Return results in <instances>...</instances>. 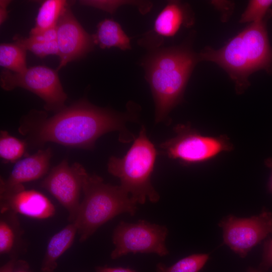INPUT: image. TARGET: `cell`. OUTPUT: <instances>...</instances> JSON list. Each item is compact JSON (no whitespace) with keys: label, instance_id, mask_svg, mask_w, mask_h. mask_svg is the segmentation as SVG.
Wrapping results in <instances>:
<instances>
[{"label":"cell","instance_id":"83f0119b","mask_svg":"<svg viewBox=\"0 0 272 272\" xmlns=\"http://www.w3.org/2000/svg\"><path fill=\"white\" fill-rule=\"evenodd\" d=\"M265 165L271 169V174L269 178L268 186L269 191L272 193V158H269L265 160Z\"/></svg>","mask_w":272,"mask_h":272},{"label":"cell","instance_id":"cb8c5ba5","mask_svg":"<svg viewBox=\"0 0 272 272\" xmlns=\"http://www.w3.org/2000/svg\"><path fill=\"white\" fill-rule=\"evenodd\" d=\"M15 240L14 231L6 221L0 222V253L6 254L9 252L14 246Z\"/></svg>","mask_w":272,"mask_h":272},{"label":"cell","instance_id":"5bb4252c","mask_svg":"<svg viewBox=\"0 0 272 272\" xmlns=\"http://www.w3.org/2000/svg\"><path fill=\"white\" fill-rule=\"evenodd\" d=\"M2 208L10 210L25 216L37 219H45L53 216L55 207L43 194L35 190L25 188L1 194Z\"/></svg>","mask_w":272,"mask_h":272},{"label":"cell","instance_id":"f1b7e54d","mask_svg":"<svg viewBox=\"0 0 272 272\" xmlns=\"http://www.w3.org/2000/svg\"><path fill=\"white\" fill-rule=\"evenodd\" d=\"M14 261L11 260L1 267L0 272H13Z\"/></svg>","mask_w":272,"mask_h":272},{"label":"cell","instance_id":"52a82bcc","mask_svg":"<svg viewBox=\"0 0 272 272\" xmlns=\"http://www.w3.org/2000/svg\"><path fill=\"white\" fill-rule=\"evenodd\" d=\"M166 226L139 220L135 223L121 222L112 236L115 246L111 253L117 259L129 253H155L160 256L169 254L165 244L168 234Z\"/></svg>","mask_w":272,"mask_h":272},{"label":"cell","instance_id":"8992f818","mask_svg":"<svg viewBox=\"0 0 272 272\" xmlns=\"http://www.w3.org/2000/svg\"><path fill=\"white\" fill-rule=\"evenodd\" d=\"M174 131L175 137L160 145L161 151L184 164L204 162L232 148L226 137L203 136L188 124H178Z\"/></svg>","mask_w":272,"mask_h":272},{"label":"cell","instance_id":"277c9868","mask_svg":"<svg viewBox=\"0 0 272 272\" xmlns=\"http://www.w3.org/2000/svg\"><path fill=\"white\" fill-rule=\"evenodd\" d=\"M144 126L122 158H110L107 169L118 177L121 187L130 194L137 203L144 204L147 199L152 202L159 201L160 196L151 182V176L157 152L147 137Z\"/></svg>","mask_w":272,"mask_h":272},{"label":"cell","instance_id":"4dcf8cb0","mask_svg":"<svg viewBox=\"0 0 272 272\" xmlns=\"http://www.w3.org/2000/svg\"><path fill=\"white\" fill-rule=\"evenodd\" d=\"M16 272H25V271H22V270H19V271H16Z\"/></svg>","mask_w":272,"mask_h":272},{"label":"cell","instance_id":"8fae6325","mask_svg":"<svg viewBox=\"0 0 272 272\" xmlns=\"http://www.w3.org/2000/svg\"><path fill=\"white\" fill-rule=\"evenodd\" d=\"M198 57L224 68L234 81L238 92H241L248 86V77L253 71L241 33L220 49L206 48Z\"/></svg>","mask_w":272,"mask_h":272},{"label":"cell","instance_id":"30bf717a","mask_svg":"<svg viewBox=\"0 0 272 272\" xmlns=\"http://www.w3.org/2000/svg\"><path fill=\"white\" fill-rule=\"evenodd\" d=\"M41 186L67 210L70 221L74 222L80 206L82 190L81 175L75 163L70 167L67 160L63 159L51 169L42 182Z\"/></svg>","mask_w":272,"mask_h":272},{"label":"cell","instance_id":"603a6c76","mask_svg":"<svg viewBox=\"0 0 272 272\" xmlns=\"http://www.w3.org/2000/svg\"><path fill=\"white\" fill-rule=\"evenodd\" d=\"M272 0H252L241 16V23L256 22L271 15Z\"/></svg>","mask_w":272,"mask_h":272},{"label":"cell","instance_id":"ffe728a7","mask_svg":"<svg viewBox=\"0 0 272 272\" xmlns=\"http://www.w3.org/2000/svg\"><path fill=\"white\" fill-rule=\"evenodd\" d=\"M27 144L10 135L8 131H0V157L6 162L16 163L25 153Z\"/></svg>","mask_w":272,"mask_h":272},{"label":"cell","instance_id":"5b68a950","mask_svg":"<svg viewBox=\"0 0 272 272\" xmlns=\"http://www.w3.org/2000/svg\"><path fill=\"white\" fill-rule=\"evenodd\" d=\"M0 85L6 91L22 88L33 93L43 100L47 111L55 113L66 107L67 97L57 71L47 66H34L21 73L4 69L1 72Z\"/></svg>","mask_w":272,"mask_h":272},{"label":"cell","instance_id":"7a4b0ae2","mask_svg":"<svg viewBox=\"0 0 272 272\" xmlns=\"http://www.w3.org/2000/svg\"><path fill=\"white\" fill-rule=\"evenodd\" d=\"M198 56L186 46L155 49L143 62L155 104V120H164L180 101Z\"/></svg>","mask_w":272,"mask_h":272},{"label":"cell","instance_id":"ac0fdd59","mask_svg":"<svg viewBox=\"0 0 272 272\" xmlns=\"http://www.w3.org/2000/svg\"><path fill=\"white\" fill-rule=\"evenodd\" d=\"M68 3L64 0H46L40 6L35 20V26L30 35L39 34L55 28L64 8Z\"/></svg>","mask_w":272,"mask_h":272},{"label":"cell","instance_id":"f546056e","mask_svg":"<svg viewBox=\"0 0 272 272\" xmlns=\"http://www.w3.org/2000/svg\"><path fill=\"white\" fill-rule=\"evenodd\" d=\"M247 272H260L259 271H257L255 269H252V268H250L249 269Z\"/></svg>","mask_w":272,"mask_h":272},{"label":"cell","instance_id":"9a60e30c","mask_svg":"<svg viewBox=\"0 0 272 272\" xmlns=\"http://www.w3.org/2000/svg\"><path fill=\"white\" fill-rule=\"evenodd\" d=\"M270 16L252 23L241 32L253 72L259 70L268 73L272 72V48L266 28L267 20Z\"/></svg>","mask_w":272,"mask_h":272},{"label":"cell","instance_id":"ba28073f","mask_svg":"<svg viewBox=\"0 0 272 272\" xmlns=\"http://www.w3.org/2000/svg\"><path fill=\"white\" fill-rule=\"evenodd\" d=\"M219 226L223 231L224 243L243 258L254 246L272 234V214L263 210L250 218L229 215L222 220Z\"/></svg>","mask_w":272,"mask_h":272},{"label":"cell","instance_id":"4fadbf2b","mask_svg":"<svg viewBox=\"0 0 272 272\" xmlns=\"http://www.w3.org/2000/svg\"><path fill=\"white\" fill-rule=\"evenodd\" d=\"M186 8L180 2H169L157 16L152 30L140 40L141 45L157 48L165 38L173 36L187 22Z\"/></svg>","mask_w":272,"mask_h":272},{"label":"cell","instance_id":"7c38bea8","mask_svg":"<svg viewBox=\"0 0 272 272\" xmlns=\"http://www.w3.org/2000/svg\"><path fill=\"white\" fill-rule=\"evenodd\" d=\"M52 151L50 148L40 149L36 153L19 160L6 180H1V194L25 188L24 182L36 180L48 171Z\"/></svg>","mask_w":272,"mask_h":272},{"label":"cell","instance_id":"3957f363","mask_svg":"<svg viewBox=\"0 0 272 272\" xmlns=\"http://www.w3.org/2000/svg\"><path fill=\"white\" fill-rule=\"evenodd\" d=\"M81 175L84 198L74 223L81 242L86 241L102 225L116 216L135 215L138 208L129 194L120 185L105 183L103 179L89 174L80 163H75Z\"/></svg>","mask_w":272,"mask_h":272},{"label":"cell","instance_id":"7402d4cb","mask_svg":"<svg viewBox=\"0 0 272 272\" xmlns=\"http://www.w3.org/2000/svg\"><path fill=\"white\" fill-rule=\"evenodd\" d=\"M14 42L26 51L29 50L36 56L43 58L50 55L58 56V48L56 41L43 42L35 40L30 37H24L17 34L13 37Z\"/></svg>","mask_w":272,"mask_h":272},{"label":"cell","instance_id":"9c48e42d","mask_svg":"<svg viewBox=\"0 0 272 272\" xmlns=\"http://www.w3.org/2000/svg\"><path fill=\"white\" fill-rule=\"evenodd\" d=\"M59 63L58 72L69 62L83 57L95 44L89 34L78 21L69 4L64 8L56 26Z\"/></svg>","mask_w":272,"mask_h":272},{"label":"cell","instance_id":"44dd1931","mask_svg":"<svg viewBox=\"0 0 272 272\" xmlns=\"http://www.w3.org/2000/svg\"><path fill=\"white\" fill-rule=\"evenodd\" d=\"M209 259L208 254H194L184 257L170 266L162 263L156 266L157 272H198Z\"/></svg>","mask_w":272,"mask_h":272},{"label":"cell","instance_id":"6da1fadb","mask_svg":"<svg viewBox=\"0 0 272 272\" xmlns=\"http://www.w3.org/2000/svg\"><path fill=\"white\" fill-rule=\"evenodd\" d=\"M128 116L94 105L81 99L48 116L44 111L32 110L20 120L19 132L34 147L53 142L87 150L95 147L97 140L113 131L125 132Z\"/></svg>","mask_w":272,"mask_h":272},{"label":"cell","instance_id":"d4e9b609","mask_svg":"<svg viewBox=\"0 0 272 272\" xmlns=\"http://www.w3.org/2000/svg\"><path fill=\"white\" fill-rule=\"evenodd\" d=\"M261 265L265 267L272 266V238L264 243Z\"/></svg>","mask_w":272,"mask_h":272},{"label":"cell","instance_id":"e0dca14e","mask_svg":"<svg viewBox=\"0 0 272 272\" xmlns=\"http://www.w3.org/2000/svg\"><path fill=\"white\" fill-rule=\"evenodd\" d=\"M95 44L102 49L116 47L122 50L131 49L130 38L117 22L105 19L97 26L92 35Z\"/></svg>","mask_w":272,"mask_h":272},{"label":"cell","instance_id":"484cf974","mask_svg":"<svg viewBox=\"0 0 272 272\" xmlns=\"http://www.w3.org/2000/svg\"><path fill=\"white\" fill-rule=\"evenodd\" d=\"M11 3L10 1H0V24H3L8 18L7 7Z\"/></svg>","mask_w":272,"mask_h":272},{"label":"cell","instance_id":"d6986e66","mask_svg":"<svg viewBox=\"0 0 272 272\" xmlns=\"http://www.w3.org/2000/svg\"><path fill=\"white\" fill-rule=\"evenodd\" d=\"M0 65L14 73H21L27 68L26 51L14 43L0 45Z\"/></svg>","mask_w":272,"mask_h":272},{"label":"cell","instance_id":"2e32d148","mask_svg":"<svg viewBox=\"0 0 272 272\" xmlns=\"http://www.w3.org/2000/svg\"><path fill=\"white\" fill-rule=\"evenodd\" d=\"M78 232L71 223L54 234L49 240L43 259L41 272H53L57 259L72 246Z\"/></svg>","mask_w":272,"mask_h":272},{"label":"cell","instance_id":"4316f807","mask_svg":"<svg viewBox=\"0 0 272 272\" xmlns=\"http://www.w3.org/2000/svg\"><path fill=\"white\" fill-rule=\"evenodd\" d=\"M96 272H137L134 270L128 268L121 267H97L96 269Z\"/></svg>","mask_w":272,"mask_h":272}]
</instances>
